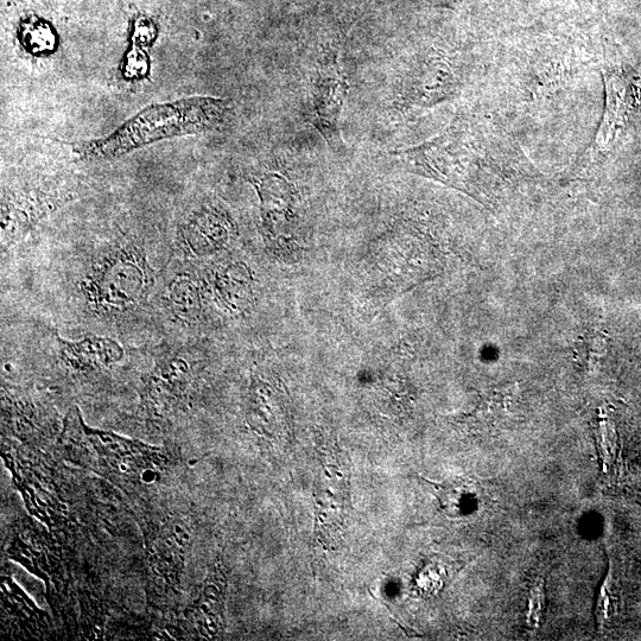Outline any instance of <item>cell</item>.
Wrapping results in <instances>:
<instances>
[{
	"mask_svg": "<svg viewBox=\"0 0 641 641\" xmlns=\"http://www.w3.org/2000/svg\"><path fill=\"white\" fill-rule=\"evenodd\" d=\"M612 571H609L602 585L598 604H596V620L600 627H605L617 614V592L614 590Z\"/></svg>",
	"mask_w": 641,
	"mask_h": 641,
	"instance_id": "cell-18",
	"label": "cell"
},
{
	"mask_svg": "<svg viewBox=\"0 0 641 641\" xmlns=\"http://www.w3.org/2000/svg\"><path fill=\"white\" fill-rule=\"evenodd\" d=\"M227 576L220 563L215 564L193 605L188 608L186 617L201 637L214 639L220 636L225 627V596Z\"/></svg>",
	"mask_w": 641,
	"mask_h": 641,
	"instance_id": "cell-7",
	"label": "cell"
},
{
	"mask_svg": "<svg viewBox=\"0 0 641 641\" xmlns=\"http://www.w3.org/2000/svg\"><path fill=\"white\" fill-rule=\"evenodd\" d=\"M188 544L187 525L179 520H168L149 538L150 567L169 587L179 585Z\"/></svg>",
	"mask_w": 641,
	"mask_h": 641,
	"instance_id": "cell-6",
	"label": "cell"
},
{
	"mask_svg": "<svg viewBox=\"0 0 641 641\" xmlns=\"http://www.w3.org/2000/svg\"><path fill=\"white\" fill-rule=\"evenodd\" d=\"M436 497L439 499L443 511L448 514H459L465 509L466 504L473 497L471 486L465 481H452L447 484H434Z\"/></svg>",
	"mask_w": 641,
	"mask_h": 641,
	"instance_id": "cell-17",
	"label": "cell"
},
{
	"mask_svg": "<svg viewBox=\"0 0 641 641\" xmlns=\"http://www.w3.org/2000/svg\"><path fill=\"white\" fill-rule=\"evenodd\" d=\"M189 370L186 361L171 359L156 367L145 382V403L156 415L168 414L187 392Z\"/></svg>",
	"mask_w": 641,
	"mask_h": 641,
	"instance_id": "cell-9",
	"label": "cell"
},
{
	"mask_svg": "<svg viewBox=\"0 0 641 641\" xmlns=\"http://www.w3.org/2000/svg\"><path fill=\"white\" fill-rule=\"evenodd\" d=\"M22 47L29 54L46 56L55 52L57 36L52 25L38 18H28L18 30Z\"/></svg>",
	"mask_w": 641,
	"mask_h": 641,
	"instance_id": "cell-16",
	"label": "cell"
},
{
	"mask_svg": "<svg viewBox=\"0 0 641 641\" xmlns=\"http://www.w3.org/2000/svg\"><path fill=\"white\" fill-rule=\"evenodd\" d=\"M600 427L599 452L601 459L604 460L605 465H608V463H611L614 458L613 447L615 446V444L614 440L612 439L613 433L606 423H601Z\"/></svg>",
	"mask_w": 641,
	"mask_h": 641,
	"instance_id": "cell-22",
	"label": "cell"
},
{
	"mask_svg": "<svg viewBox=\"0 0 641 641\" xmlns=\"http://www.w3.org/2000/svg\"><path fill=\"white\" fill-rule=\"evenodd\" d=\"M155 275L137 245L116 246L94 260L81 283L91 308L103 315L131 312L148 300Z\"/></svg>",
	"mask_w": 641,
	"mask_h": 641,
	"instance_id": "cell-3",
	"label": "cell"
},
{
	"mask_svg": "<svg viewBox=\"0 0 641 641\" xmlns=\"http://www.w3.org/2000/svg\"><path fill=\"white\" fill-rule=\"evenodd\" d=\"M315 537L323 548L336 549L344 537L351 511V471L335 447L321 454L315 487Z\"/></svg>",
	"mask_w": 641,
	"mask_h": 641,
	"instance_id": "cell-4",
	"label": "cell"
},
{
	"mask_svg": "<svg viewBox=\"0 0 641 641\" xmlns=\"http://www.w3.org/2000/svg\"><path fill=\"white\" fill-rule=\"evenodd\" d=\"M606 86L607 111L604 124H602L598 135V142L602 147L613 141L620 126L624 124L632 99L630 86L621 76H608L606 78Z\"/></svg>",
	"mask_w": 641,
	"mask_h": 641,
	"instance_id": "cell-14",
	"label": "cell"
},
{
	"mask_svg": "<svg viewBox=\"0 0 641 641\" xmlns=\"http://www.w3.org/2000/svg\"><path fill=\"white\" fill-rule=\"evenodd\" d=\"M8 554L11 560L21 563L31 574L46 581L48 588L50 583L56 585L55 563H50L47 551L41 545L38 547L35 542H28L27 539L18 536L12 542Z\"/></svg>",
	"mask_w": 641,
	"mask_h": 641,
	"instance_id": "cell-15",
	"label": "cell"
},
{
	"mask_svg": "<svg viewBox=\"0 0 641 641\" xmlns=\"http://www.w3.org/2000/svg\"><path fill=\"white\" fill-rule=\"evenodd\" d=\"M257 188L265 230L269 234L284 230L294 214V193L290 184L282 176L271 174L266 175Z\"/></svg>",
	"mask_w": 641,
	"mask_h": 641,
	"instance_id": "cell-12",
	"label": "cell"
},
{
	"mask_svg": "<svg viewBox=\"0 0 641 641\" xmlns=\"http://www.w3.org/2000/svg\"><path fill=\"white\" fill-rule=\"evenodd\" d=\"M348 94V82L342 71L338 54L323 57L312 85V112L310 123L321 133L330 150L345 149L340 129V118Z\"/></svg>",
	"mask_w": 641,
	"mask_h": 641,
	"instance_id": "cell-5",
	"label": "cell"
},
{
	"mask_svg": "<svg viewBox=\"0 0 641 641\" xmlns=\"http://www.w3.org/2000/svg\"><path fill=\"white\" fill-rule=\"evenodd\" d=\"M167 306L182 325H193L199 320L202 300L199 285L193 277L187 274L174 277L168 285Z\"/></svg>",
	"mask_w": 641,
	"mask_h": 641,
	"instance_id": "cell-13",
	"label": "cell"
},
{
	"mask_svg": "<svg viewBox=\"0 0 641 641\" xmlns=\"http://www.w3.org/2000/svg\"><path fill=\"white\" fill-rule=\"evenodd\" d=\"M228 238L226 220L222 215L205 209L184 222L177 236V245L186 257H203L224 249Z\"/></svg>",
	"mask_w": 641,
	"mask_h": 641,
	"instance_id": "cell-8",
	"label": "cell"
},
{
	"mask_svg": "<svg viewBox=\"0 0 641 641\" xmlns=\"http://www.w3.org/2000/svg\"><path fill=\"white\" fill-rule=\"evenodd\" d=\"M231 114L230 101L213 97L151 105L110 135L75 143L73 154L86 162L114 160L164 139L224 128Z\"/></svg>",
	"mask_w": 641,
	"mask_h": 641,
	"instance_id": "cell-1",
	"label": "cell"
},
{
	"mask_svg": "<svg viewBox=\"0 0 641 641\" xmlns=\"http://www.w3.org/2000/svg\"><path fill=\"white\" fill-rule=\"evenodd\" d=\"M60 447L62 455L74 465L131 484H152L167 465L160 448L88 427L76 406L63 421Z\"/></svg>",
	"mask_w": 641,
	"mask_h": 641,
	"instance_id": "cell-2",
	"label": "cell"
},
{
	"mask_svg": "<svg viewBox=\"0 0 641 641\" xmlns=\"http://www.w3.org/2000/svg\"><path fill=\"white\" fill-rule=\"evenodd\" d=\"M2 614L27 636H42L48 627L47 614L8 576L2 581Z\"/></svg>",
	"mask_w": 641,
	"mask_h": 641,
	"instance_id": "cell-11",
	"label": "cell"
},
{
	"mask_svg": "<svg viewBox=\"0 0 641 641\" xmlns=\"http://www.w3.org/2000/svg\"><path fill=\"white\" fill-rule=\"evenodd\" d=\"M157 30L155 24L148 18L139 17L133 24L132 41L138 47L150 46L155 41Z\"/></svg>",
	"mask_w": 641,
	"mask_h": 641,
	"instance_id": "cell-21",
	"label": "cell"
},
{
	"mask_svg": "<svg viewBox=\"0 0 641 641\" xmlns=\"http://www.w3.org/2000/svg\"><path fill=\"white\" fill-rule=\"evenodd\" d=\"M122 71L131 80L144 78L149 73V57L139 47L131 49L124 57Z\"/></svg>",
	"mask_w": 641,
	"mask_h": 641,
	"instance_id": "cell-20",
	"label": "cell"
},
{
	"mask_svg": "<svg viewBox=\"0 0 641 641\" xmlns=\"http://www.w3.org/2000/svg\"><path fill=\"white\" fill-rule=\"evenodd\" d=\"M545 607H547L545 581L538 579L533 583L529 596L528 626L530 630L537 631L543 625Z\"/></svg>",
	"mask_w": 641,
	"mask_h": 641,
	"instance_id": "cell-19",
	"label": "cell"
},
{
	"mask_svg": "<svg viewBox=\"0 0 641 641\" xmlns=\"http://www.w3.org/2000/svg\"><path fill=\"white\" fill-rule=\"evenodd\" d=\"M59 341L61 358L76 371L94 370L119 363L124 357V349L112 339L87 336L78 342Z\"/></svg>",
	"mask_w": 641,
	"mask_h": 641,
	"instance_id": "cell-10",
	"label": "cell"
}]
</instances>
